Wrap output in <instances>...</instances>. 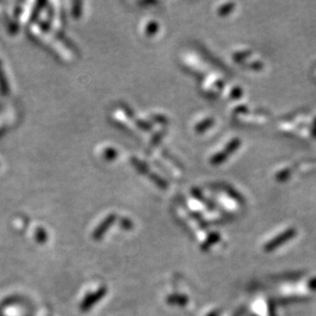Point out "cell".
<instances>
[]
</instances>
